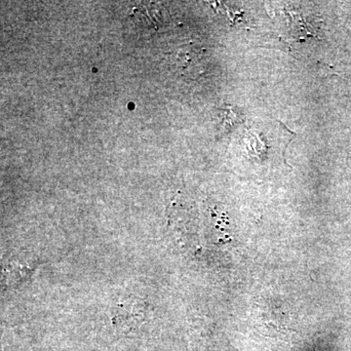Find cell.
<instances>
[{"label":"cell","instance_id":"obj_1","mask_svg":"<svg viewBox=\"0 0 351 351\" xmlns=\"http://www.w3.org/2000/svg\"><path fill=\"white\" fill-rule=\"evenodd\" d=\"M291 136L292 134L280 122L256 124L239 141V152L258 160H269L270 154L280 157L292 138Z\"/></svg>","mask_w":351,"mask_h":351}]
</instances>
